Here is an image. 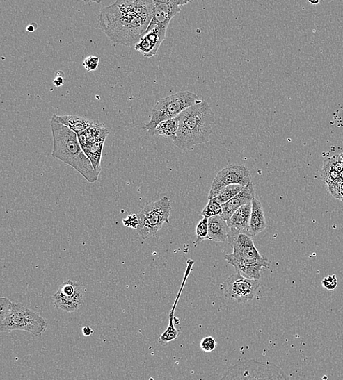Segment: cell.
Returning <instances> with one entry per match:
<instances>
[{
  "label": "cell",
  "instance_id": "obj_11",
  "mask_svg": "<svg viewBox=\"0 0 343 380\" xmlns=\"http://www.w3.org/2000/svg\"><path fill=\"white\" fill-rule=\"evenodd\" d=\"M55 304L62 311L74 313L83 304V290L76 281L67 280L53 295Z\"/></svg>",
  "mask_w": 343,
  "mask_h": 380
},
{
  "label": "cell",
  "instance_id": "obj_13",
  "mask_svg": "<svg viewBox=\"0 0 343 380\" xmlns=\"http://www.w3.org/2000/svg\"><path fill=\"white\" fill-rule=\"evenodd\" d=\"M167 30L161 28L147 31L134 47L136 51L141 53L145 58H151L158 53L164 41Z\"/></svg>",
  "mask_w": 343,
  "mask_h": 380
},
{
  "label": "cell",
  "instance_id": "obj_3",
  "mask_svg": "<svg viewBox=\"0 0 343 380\" xmlns=\"http://www.w3.org/2000/svg\"><path fill=\"white\" fill-rule=\"evenodd\" d=\"M177 118L179 129L173 140L177 148L186 151L209 142L214 117L208 103L202 101L184 110Z\"/></svg>",
  "mask_w": 343,
  "mask_h": 380
},
{
  "label": "cell",
  "instance_id": "obj_20",
  "mask_svg": "<svg viewBox=\"0 0 343 380\" xmlns=\"http://www.w3.org/2000/svg\"><path fill=\"white\" fill-rule=\"evenodd\" d=\"M180 292H181V290L179 293L178 297L177 298L176 302L173 309H171V311L169 314L168 326L166 330L160 336L159 340L160 344L163 346H166L169 342L177 340L180 334V330L175 328V308H176L177 302L179 301Z\"/></svg>",
  "mask_w": 343,
  "mask_h": 380
},
{
  "label": "cell",
  "instance_id": "obj_16",
  "mask_svg": "<svg viewBox=\"0 0 343 380\" xmlns=\"http://www.w3.org/2000/svg\"><path fill=\"white\" fill-rule=\"evenodd\" d=\"M252 213V204L240 207L232 217L227 221L230 229H234L243 233H248Z\"/></svg>",
  "mask_w": 343,
  "mask_h": 380
},
{
  "label": "cell",
  "instance_id": "obj_30",
  "mask_svg": "<svg viewBox=\"0 0 343 380\" xmlns=\"http://www.w3.org/2000/svg\"><path fill=\"white\" fill-rule=\"evenodd\" d=\"M65 80L63 76H60L59 73L56 74L55 79L53 81L54 85L56 88H61L63 85Z\"/></svg>",
  "mask_w": 343,
  "mask_h": 380
},
{
  "label": "cell",
  "instance_id": "obj_6",
  "mask_svg": "<svg viewBox=\"0 0 343 380\" xmlns=\"http://www.w3.org/2000/svg\"><path fill=\"white\" fill-rule=\"evenodd\" d=\"M220 380H289V378L273 363L248 359L233 365Z\"/></svg>",
  "mask_w": 343,
  "mask_h": 380
},
{
  "label": "cell",
  "instance_id": "obj_21",
  "mask_svg": "<svg viewBox=\"0 0 343 380\" xmlns=\"http://www.w3.org/2000/svg\"><path fill=\"white\" fill-rule=\"evenodd\" d=\"M178 129L179 120L177 117L160 123L157 126L153 135L168 137L173 140L177 136Z\"/></svg>",
  "mask_w": 343,
  "mask_h": 380
},
{
  "label": "cell",
  "instance_id": "obj_28",
  "mask_svg": "<svg viewBox=\"0 0 343 380\" xmlns=\"http://www.w3.org/2000/svg\"><path fill=\"white\" fill-rule=\"evenodd\" d=\"M217 347V342L212 336L204 338L201 342V347L205 352H212Z\"/></svg>",
  "mask_w": 343,
  "mask_h": 380
},
{
  "label": "cell",
  "instance_id": "obj_32",
  "mask_svg": "<svg viewBox=\"0 0 343 380\" xmlns=\"http://www.w3.org/2000/svg\"><path fill=\"white\" fill-rule=\"evenodd\" d=\"M35 31V27L33 26V24L29 25L26 27V31L27 32L33 33Z\"/></svg>",
  "mask_w": 343,
  "mask_h": 380
},
{
  "label": "cell",
  "instance_id": "obj_7",
  "mask_svg": "<svg viewBox=\"0 0 343 380\" xmlns=\"http://www.w3.org/2000/svg\"><path fill=\"white\" fill-rule=\"evenodd\" d=\"M47 321L32 309L21 303L12 302L6 318L0 323V331H24L40 336L47 331Z\"/></svg>",
  "mask_w": 343,
  "mask_h": 380
},
{
  "label": "cell",
  "instance_id": "obj_12",
  "mask_svg": "<svg viewBox=\"0 0 343 380\" xmlns=\"http://www.w3.org/2000/svg\"><path fill=\"white\" fill-rule=\"evenodd\" d=\"M152 17L147 31L154 28L168 29L173 19L181 11L182 6L188 5L187 0H153Z\"/></svg>",
  "mask_w": 343,
  "mask_h": 380
},
{
  "label": "cell",
  "instance_id": "obj_23",
  "mask_svg": "<svg viewBox=\"0 0 343 380\" xmlns=\"http://www.w3.org/2000/svg\"><path fill=\"white\" fill-rule=\"evenodd\" d=\"M209 219L204 217L202 220H200L196 226V240L194 242L195 246L198 244L204 242L205 240H209V228H208Z\"/></svg>",
  "mask_w": 343,
  "mask_h": 380
},
{
  "label": "cell",
  "instance_id": "obj_22",
  "mask_svg": "<svg viewBox=\"0 0 343 380\" xmlns=\"http://www.w3.org/2000/svg\"><path fill=\"white\" fill-rule=\"evenodd\" d=\"M244 188L245 186L242 185H230L225 187L221 190L219 194L216 198H214V199L223 205L234 198V197Z\"/></svg>",
  "mask_w": 343,
  "mask_h": 380
},
{
  "label": "cell",
  "instance_id": "obj_24",
  "mask_svg": "<svg viewBox=\"0 0 343 380\" xmlns=\"http://www.w3.org/2000/svg\"><path fill=\"white\" fill-rule=\"evenodd\" d=\"M223 213L222 205L214 199L209 200V203L203 209L202 215L209 219L212 217L221 216Z\"/></svg>",
  "mask_w": 343,
  "mask_h": 380
},
{
  "label": "cell",
  "instance_id": "obj_19",
  "mask_svg": "<svg viewBox=\"0 0 343 380\" xmlns=\"http://www.w3.org/2000/svg\"><path fill=\"white\" fill-rule=\"evenodd\" d=\"M106 138H102L94 144H90L83 149L86 156L90 160L95 170L99 174L102 172V159Z\"/></svg>",
  "mask_w": 343,
  "mask_h": 380
},
{
  "label": "cell",
  "instance_id": "obj_10",
  "mask_svg": "<svg viewBox=\"0 0 343 380\" xmlns=\"http://www.w3.org/2000/svg\"><path fill=\"white\" fill-rule=\"evenodd\" d=\"M252 182L250 170L244 165H234L223 169L214 179L209 192L211 200L219 194L224 188L230 185L247 186Z\"/></svg>",
  "mask_w": 343,
  "mask_h": 380
},
{
  "label": "cell",
  "instance_id": "obj_8",
  "mask_svg": "<svg viewBox=\"0 0 343 380\" xmlns=\"http://www.w3.org/2000/svg\"><path fill=\"white\" fill-rule=\"evenodd\" d=\"M170 210L171 203L167 196L158 201L146 204L138 214V234L144 239L155 236L161 230L165 223H169Z\"/></svg>",
  "mask_w": 343,
  "mask_h": 380
},
{
  "label": "cell",
  "instance_id": "obj_31",
  "mask_svg": "<svg viewBox=\"0 0 343 380\" xmlns=\"http://www.w3.org/2000/svg\"><path fill=\"white\" fill-rule=\"evenodd\" d=\"M93 332V330L90 327H86L82 329V333L84 336H90Z\"/></svg>",
  "mask_w": 343,
  "mask_h": 380
},
{
  "label": "cell",
  "instance_id": "obj_2",
  "mask_svg": "<svg viewBox=\"0 0 343 380\" xmlns=\"http://www.w3.org/2000/svg\"><path fill=\"white\" fill-rule=\"evenodd\" d=\"M51 129L54 142L52 157L74 168L88 182H96L99 174L83 151L77 134L54 118L51 120Z\"/></svg>",
  "mask_w": 343,
  "mask_h": 380
},
{
  "label": "cell",
  "instance_id": "obj_5",
  "mask_svg": "<svg viewBox=\"0 0 343 380\" xmlns=\"http://www.w3.org/2000/svg\"><path fill=\"white\" fill-rule=\"evenodd\" d=\"M198 96L191 92L185 91L162 98L154 105L150 120L143 126L149 135L154 132L160 123L177 118L184 110L202 102Z\"/></svg>",
  "mask_w": 343,
  "mask_h": 380
},
{
  "label": "cell",
  "instance_id": "obj_27",
  "mask_svg": "<svg viewBox=\"0 0 343 380\" xmlns=\"http://www.w3.org/2000/svg\"><path fill=\"white\" fill-rule=\"evenodd\" d=\"M122 223L125 227L136 230L139 224L138 215H128L122 220Z\"/></svg>",
  "mask_w": 343,
  "mask_h": 380
},
{
  "label": "cell",
  "instance_id": "obj_29",
  "mask_svg": "<svg viewBox=\"0 0 343 380\" xmlns=\"http://www.w3.org/2000/svg\"><path fill=\"white\" fill-rule=\"evenodd\" d=\"M323 287L328 290H333L337 286L336 275H330L325 277L322 281Z\"/></svg>",
  "mask_w": 343,
  "mask_h": 380
},
{
  "label": "cell",
  "instance_id": "obj_15",
  "mask_svg": "<svg viewBox=\"0 0 343 380\" xmlns=\"http://www.w3.org/2000/svg\"><path fill=\"white\" fill-rule=\"evenodd\" d=\"M209 240L228 243V236H230V228L227 221L221 216L212 217L208 221Z\"/></svg>",
  "mask_w": 343,
  "mask_h": 380
},
{
  "label": "cell",
  "instance_id": "obj_18",
  "mask_svg": "<svg viewBox=\"0 0 343 380\" xmlns=\"http://www.w3.org/2000/svg\"><path fill=\"white\" fill-rule=\"evenodd\" d=\"M52 118L67 126L68 129L77 134L87 131L97 124V122L88 118L76 115L57 116L54 115Z\"/></svg>",
  "mask_w": 343,
  "mask_h": 380
},
{
  "label": "cell",
  "instance_id": "obj_4",
  "mask_svg": "<svg viewBox=\"0 0 343 380\" xmlns=\"http://www.w3.org/2000/svg\"><path fill=\"white\" fill-rule=\"evenodd\" d=\"M228 244L233 248V252L224 258L234 266L237 274L250 279L260 280L262 269H270L269 261L260 254L248 234L230 229Z\"/></svg>",
  "mask_w": 343,
  "mask_h": 380
},
{
  "label": "cell",
  "instance_id": "obj_1",
  "mask_svg": "<svg viewBox=\"0 0 343 380\" xmlns=\"http://www.w3.org/2000/svg\"><path fill=\"white\" fill-rule=\"evenodd\" d=\"M99 21L109 40L128 47L138 43L150 24L136 15L131 0H118L103 8Z\"/></svg>",
  "mask_w": 343,
  "mask_h": 380
},
{
  "label": "cell",
  "instance_id": "obj_25",
  "mask_svg": "<svg viewBox=\"0 0 343 380\" xmlns=\"http://www.w3.org/2000/svg\"><path fill=\"white\" fill-rule=\"evenodd\" d=\"M99 63V59L95 56H89L83 62V67L88 72H93L97 69Z\"/></svg>",
  "mask_w": 343,
  "mask_h": 380
},
{
  "label": "cell",
  "instance_id": "obj_33",
  "mask_svg": "<svg viewBox=\"0 0 343 380\" xmlns=\"http://www.w3.org/2000/svg\"><path fill=\"white\" fill-rule=\"evenodd\" d=\"M309 3H311V4H312V5H318V4L319 3V0H318V1H316V2L314 1V2H312V1H311V0H309Z\"/></svg>",
  "mask_w": 343,
  "mask_h": 380
},
{
  "label": "cell",
  "instance_id": "obj_17",
  "mask_svg": "<svg viewBox=\"0 0 343 380\" xmlns=\"http://www.w3.org/2000/svg\"><path fill=\"white\" fill-rule=\"evenodd\" d=\"M266 229L264 210L262 203L254 198L252 201V213L250 222L249 236L259 235Z\"/></svg>",
  "mask_w": 343,
  "mask_h": 380
},
{
  "label": "cell",
  "instance_id": "obj_14",
  "mask_svg": "<svg viewBox=\"0 0 343 380\" xmlns=\"http://www.w3.org/2000/svg\"><path fill=\"white\" fill-rule=\"evenodd\" d=\"M255 198L253 183L246 186L234 198L222 205L223 213L221 217L225 221L230 220L241 206L252 204Z\"/></svg>",
  "mask_w": 343,
  "mask_h": 380
},
{
  "label": "cell",
  "instance_id": "obj_9",
  "mask_svg": "<svg viewBox=\"0 0 343 380\" xmlns=\"http://www.w3.org/2000/svg\"><path fill=\"white\" fill-rule=\"evenodd\" d=\"M260 286V280L250 279L236 273L224 281L221 290L227 299L244 304L255 297Z\"/></svg>",
  "mask_w": 343,
  "mask_h": 380
},
{
  "label": "cell",
  "instance_id": "obj_26",
  "mask_svg": "<svg viewBox=\"0 0 343 380\" xmlns=\"http://www.w3.org/2000/svg\"><path fill=\"white\" fill-rule=\"evenodd\" d=\"M12 304L8 299L0 298V323L3 322L6 318Z\"/></svg>",
  "mask_w": 343,
  "mask_h": 380
}]
</instances>
